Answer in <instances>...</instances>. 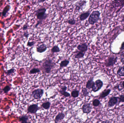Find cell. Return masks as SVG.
Masks as SVG:
<instances>
[{"label":"cell","mask_w":124,"mask_h":123,"mask_svg":"<svg viewBox=\"0 0 124 123\" xmlns=\"http://www.w3.org/2000/svg\"><path fill=\"white\" fill-rule=\"evenodd\" d=\"M55 65L56 64L54 61L52 59L48 58L45 60L42 65V67L45 73L49 74Z\"/></svg>","instance_id":"1"},{"label":"cell","mask_w":124,"mask_h":123,"mask_svg":"<svg viewBox=\"0 0 124 123\" xmlns=\"http://www.w3.org/2000/svg\"><path fill=\"white\" fill-rule=\"evenodd\" d=\"M100 13L98 11H94L91 13L88 18V22L90 25H93L97 22L100 19Z\"/></svg>","instance_id":"2"},{"label":"cell","mask_w":124,"mask_h":123,"mask_svg":"<svg viewBox=\"0 0 124 123\" xmlns=\"http://www.w3.org/2000/svg\"><path fill=\"white\" fill-rule=\"evenodd\" d=\"M47 10L45 8H38L35 11V15L38 20L43 21L45 20L48 17V14L46 13Z\"/></svg>","instance_id":"3"},{"label":"cell","mask_w":124,"mask_h":123,"mask_svg":"<svg viewBox=\"0 0 124 123\" xmlns=\"http://www.w3.org/2000/svg\"><path fill=\"white\" fill-rule=\"evenodd\" d=\"M118 58L117 57L112 56L108 57L105 62V65L106 67H112L117 62Z\"/></svg>","instance_id":"4"},{"label":"cell","mask_w":124,"mask_h":123,"mask_svg":"<svg viewBox=\"0 0 124 123\" xmlns=\"http://www.w3.org/2000/svg\"><path fill=\"white\" fill-rule=\"evenodd\" d=\"M44 91L43 89H38L32 92V95L35 99H40L44 94Z\"/></svg>","instance_id":"5"},{"label":"cell","mask_w":124,"mask_h":123,"mask_svg":"<svg viewBox=\"0 0 124 123\" xmlns=\"http://www.w3.org/2000/svg\"><path fill=\"white\" fill-rule=\"evenodd\" d=\"M103 84V82L100 79H97L94 82L92 89V91L95 92L98 91L102 88Z\"/></svg>","instance_id":"6"},{"label":"cell","mask_w":124,"mask_h":123,"mask_svg":"<svg viewBox=\"0 0 124 123\" xmlns=\"http://www.w3.org/2000/svg\"><path fill=\"white\" fill-rule=\"evenodd\" d=\"M40 109V107L37 104H32L30 105L27 108L28 113H29L35 114L37 111Z\"/></svg>","instance_id":"7"},{"label":"cell","mask_w":124,"mask_h":123,"mask_svg":"<svg viewBox=\"0 0 124 123\" xmlns=\"http://www.w3.org/2000/svg\"><path fill=\"white\" fill-rule=\"evenodd\" d=\"M119 104L118 103V97H111L110 98L108 103V106L109 107H112L115 105Z\"/></svg>","instance_id":"8"},{"label":"cell","mask_w":124,"mask_h":123,"mask_svg":"<svg viewBox=\"0 0 124 123\" xmlns=\"http://www.w3.org/2000/svg\"><path fill=\"white\" fill-rule=\"evenodd\" d=\"M92 107L91 106L90 103H86L83 105L82 107V110L84 113L88 114L91 112Z\"/></svg>","instance_id":"9"},{"label":"cell","mask_w":124,"mask_h":123,"mask_svg":"<svg viewBox=\"0 0 124 123\" xmlns=\"http://www.w3.org/2000/svg\"><path fill=\"white\" fill-rule=\"evenodd\" d=\"M87 1L85 0H81L76 3L75 5V10L77 11H80L81 10H82L83 8L86 5Z\"/></svg>","instance_id":"10"},{"label":"cell","mask_w":124,"mask_h":123,"mask_svg":"<svg viewBox=\"0 0 124 123\" xmlns=\"http://www.w3.org/2000/svg\"><path fill=\"white\" fill-rule=\"evenodd\" d=\"M65 116V114L62 112L58 113L55 118L54 120L55 123H59L62 121L64 118Z\"/></svg>","instance_id":"11"},{"label":"cell","mask_w":124,"mask_h":123,"mask_svg":"<svg viewBox=\"0 0 124 123\" xmlns=\"http://www.w3.org/2000/svg\"><path fill=\"white\" fill-rule=\"evenodd\" d=\"M77 49L80 51L85 53L88 50V46L86 43H82L78 45Z\"/></svg>","instance_id":"12"},{"label":"cell","mask_w":124,"mask_h":123,"mask_svg":"<svg viewBox=\"0 0 124 123\" xmlns=\"http://www.w3.org/2000/svg\"><path fill=\"white\" fill-rule=\"evenodd\" d=\"M67 87L66 86H64L61 87V89L59 90V92L62 95H63L65 97H67L70 96V94L69 93L66 91Z\"/></svg>","instance_id":"13"},{"label":"cell","mask_w":124,"mask_h":123,"mask_svg":"<svg viewBox=\"0 0 124 123\" xmlns=\"http://www.w3.org/2000/svg\"><path fill=\"white\" fill-rule=\"evenodd\" d=\"M112 5L114 7H124V0H115L112 2Z\"/></svg>","instance_id":"14"},{"label":"cell","mask_w":124,"mask_h":123,"mask_svg":"<svg viewBox=\"0 0 124 123\" xmlns=\"http://www.w3.org/2000/svg\"><path fill=\"white\" fill-rule=\"evenodd\" d=\"M47 47L45 44L43 43L36 48V51L39 53H42L47 50Z\"/></svg>","instance_id":"15"},{"label":"cell","mask_w":124,"mask_h":123,"mask_svg":"<svg viewBox=\"0 0 124 123\" xmlns=\"http://www.w3.org/2000/svg\"><path fill=\"white\" fill-rule=\"evenodd\" d=\"M19 120L20 123H30L29 116L27 115H23L19 117Z\"/></svg>","instance_id":"16"},{"label":"cell","mask_w":124,"mask_h":123,"mask_svg":"<svg viewBox=\"0 0 124 123\" xmlns=\"http://www.w3.org/2000/svg\"><path fill=\"white\" fill-rule=\"evenodd\" d=\"M111 91V89H107L103 90L100 94L99 98L100 99H103L108 96L110 94Z\"/></svg>","instance_id":"17"},{"label":"cell","mask_w":124,"mask_h":123,"mask_svg":"<svg viewBox=\"0 0 124 123\" xmlns=\"http://www.w3.org/2000/svg\"><path fill=\"white\" fill-rule=\"evenodd\" d=\"M90 15L89 11L81 13L80 16V19L81 21H84L87 19Z\"/></svg>","instance_id":"18"},{"label":"cell","mask_w":124,"mask_h":123,"mask_svg":"<svg viewBox=\"0 0 124 123\" xmlns=\"http://www.w3.org/2000/svg\"><path fill=\"white\" fill-rule=\"evenodd\" d=\"M94 79L93 77V78H90L87 82V84H86V88L87 89H90L92 88L94 84Z\"/></svg>","instance_id":"19"},{"label":"cell","mask_w":124,"mask_h":123,"mask_svg":"<svg viewBox=\"0 0 124 123\" xmlns=\"http://www.w3.org/2000/svg\"><path fill=\"white\" fill-rule=\"evenodd\" d=\"M70 62L68 60L65 59L61 62L60 64V67L61 68L67 67L69 64Z\"/></svg>","instance_id":"20"},{"label":"cell","mask_w":124,"mask_h":123,"mask_svg":"<svg viewBox=\"0 0 124 123\" xmlns=\"http://www.w3.org/2000/svg\"><path fill=\"white\" fill-rule=\"evenodd\" d=\"M89 92L88 89L86 88H83L81 92V96L82 97H87L89 96Z\"/></svg>","instance_id":"21"},{"label":"cell","mask_w":124,"mask_h":123,"mask_svg":"<svg viewBox=\"0 0 124 123\" xmlns=\"http://www.w3.org/2000/svg\"><path fill=\"white\" fill-rule=\"evenodd\" d=\"M117 74L120 77H124V66L120 67L117 72Z\"/></svg>","instance_id":"22"},{"label":"cell","mask_w":124,"mask_h":123,"mask_svg":"<svg viewBox=\"0 0 124 123\" xmlns=\"http://www.w3.org/2000/svg\"><path fill=\"white\" fill-rule=\"evenodd\" d=\"M51 103L50 101H46L44 102L41 105V106L45 110H48L50 108Z\"/></svg>","instance_id":"23"},{"label":"cell","mask_w":124,"mask_h":123,"mask_svg":"<svg viewBox=\"0 0 124 123\" xmlns=\"http://www.w3.org/2000/svg\"><path fill=\"white\" fill-rule=\"evenodd\" d=\"M85 52H82L79 51L77 54H76L75 56L74 57L75 59H80L83 58L84 56Z\"/></svg>","instance_id":"24"},{"label":"cell","mask_w":124,"mask_h":123,"mask_svg":"<svg viewBox=\"0 0 124 123\" xmlns=\"http://www.w3.org/2000/svg\"><path fill=\"white\" fill-rule=\"evenodd\" d=\"M51 51L53 54L54 53H58L60 51V50L58 45H54L51 49Z\"/></svg>","instance_id":"25"},{"label":"cell","mask_w":124,"mask_h":123,"mask_svg":"<svg viewBox=\"0 0 124 123\" xmlns=\"http://www.w3.org/2000/svg\"><path fill=\"white\" fill-rule=\"evenodd\" d=\"M79 92L80 91L79 90H73L71 92V96L73 98H77L79 95Z\"/></svg>","instance_id":"26"},{"label":"cell","mask_w":124,"mask_h":123,"mask_svg":"<svg viewBox=\"0 0 124 123\" xmlns=\"http://www.w3.org/2000/svg\"><path fill=\"white\" fill-rule=\"evenodd\" d=\"M41 70L40 69L37 68H34L31 70L30 71V74H35L36 73H39L40 72Z\"/></svg>","instance_id":"27"},{"label":"cell","mask_w":124,"mask_h":123,"mask_svg":"<svg viewBox=\"0 0 124 123\" xmlns=\"http://www.w3.org/2000/svg\"><path fill=\"white\" fill-rule=\"evenodd\" d=\"M10 7L9 5L7 6L5 8L2 12V16L3 17L6 16L7 13L10 10Z\"/></svg>","instance_id":"28"},{"label":"cell","mask_w":124,"mask_h":123,"mask_svg":"<svg viewBox=\"0 0 124 123\" xmlns=\"http://www.w3.org/2000/svg\"><path fill=\"white\" fill-rule=\"evenodd\" d=\"M92 104L93 106L97 107L101 104V103L99 100L98 99H95L93 101Z\"/></svg>","instance_id":"29"},{"label":"cell","mask_w":124,"mask_h":123,"mask_svg":"<svg viewBox=\"0 0 124 123\" xmlns=\"http://www.w3.org/2000/svg\"><path fill=\"white\" fill-rule=\"evenodd\" d=\"M118 103H124V94L120 95L118 97Z\"/></svg>","instance_id":"30"},{"label":"cell","mask_w":124,"mask_h":123,"mask_svg":"<svg viewBox=\"0 0 124 123\" xmlns=\"http://www.w3.org/2000/svg\"><path fill=\"white\" fill-rule=\"evenodd\" d=\"M68 23L70 25H74L76 23V20L74 18H71V19H70L68 20Z\"/></svg>","instance_id":"31"},{"label":"cell","mask_w":124,"mask_h":123,"mask_svg":"<svg viewBox=\"0 0 124 123\" xmlns=\"http://www.w3.org/2000/svg\"><path fill=\"white\" fill-rule=\"evenodd\" d=\"M11 88L8 85H7L3 88V90L4 91V93L7 94L11 90Z\"/></svg>","instance_id":"32"},{"label":"cell","mask_w":124,"mask_h":123,"mask_svg":"<svg viewBox=\"0 0 124 123\" xmlns=\"http://www.w3.org/2000/svg\"><path fill=\"white\" fill-rule=\"evenodd\" d=\"M15 70L14 69H10L9 70H8L7 72H6V73L7 76H10L11 75L12 73H14L15 72Z\"/></svg>","instance_id":"33"},{"label":"cell","mask_w":124,"mask_h":123,"mask_svg":"<svg viewBox=\"0 0 124 123\" xmlns=\"http://www.w3.org/2000/svg\"><path fill=\"white\" fill-rule=\"evenodd\" d=\"M35 44V42H33V41H32V42H30V41H28V42L27 45V46H28V47H32V46L34 45Z\"/></svg>","instance_id":"34"},{"label":"cell","mask_w":124,"mask_h":123,"mask_svg":"<svg viewBox=\"0 0 124 123\" xmlns=\"http://www.w3.org/2000/svg\"><path fill=\"white\" fill-rule=\"evenodd\" d=\"M118 86H119V87H120V91L121 89H124V81L122 82V84L121 85H119Z\"/></svg>","instance_id":"35"},{"label":"cell","mask_w":124,"mask_h":123,"mask_svg":"<svg viewBox=\"0 0 124 123\" xmlns=\"http://www.w3.org/2000/svg\"><path fill=\"white\" fill-rule=\"evenodd\" d=\"M120 49V50H122V51H124V42L122 43Z\"/></svg>","instance_id":"36"},{"label":"cell","mask_w":124,"mask_h":123,"mask_svg":"<svg viewBox=\"0 0 124 123\" xmlns=\"http://www.w3.org/2000/svg\"><path fill=\"white\" fill-rule=\"evenodd\" d=\"M42 21H42L38 20V21L37 22V23H36V25L35 27H37L38 26V25H39L40 24L42 23Z\"/></svg>","instance_id":"37"},{"label":"cell","mask_w":124,"mask_h":123,"mask_svg":"<svg viewBox=\"0 0 124 123\" xmlns=\"http://www.w3.org/2000/svg\"><path fill=\"white\" fill-rule=\"evenodd\" d=\"M28 28V26L27 25L25 24V25L23 26V30H25L27 29Z\"/></svg>","instance_id":"38"},{"label":"cell","mask_w":124,"mask_h":123,"mask_svg":"<svg viewBox=\"0 0 124 123\" xmlns=\"http://www.w3.org/2000/svg\"><path fill=\"white\" fill-rule=\"evenodd\" d=\"M120 61L123 64H124V57L121 56L120 57Z\"/></svg>","instance_id":"39"},{"label":"cell","mask_w":124,"mask_h":123,"mask_svg":"<svg viewBox=\"0 0 124 123\" xmlns=\"http://www.w3.org/2000/svg\"><path fill=\"white\" fill-rule=\"evenodd\" d=\"M101 123H110L109 121L108 120H105V121H103L101 122Z\"/></svg>","instance_id":"40"},{"label":"cell","mask_w":124,"mask_h":123,"mask_svg":"<svg viewBox=\"0 0 124 123\" xmlns=\"http://www.w3.org/2000/svg\"><path fill=\"white\" fill-rule=\"evenodd\" d=\"M29 35V34H28V33H25L24 34V36H25V37L26 38L28 37Z\"/></svg>","instance_id":"41"},{"label":"cell","mask_w":124,"mask_h":123,"mask_svg":"<svg viewBox=\"0 0 124 123\" xmlns=\"http://www.w3.org/2000/svg\"><path fill=\"white\" fill-rule=\"evenodd\" d=\"M45 1V0H39L38 1V2L40 3L44 2Z\"/></svg>","instance_id":"42"},{"label":"cell","mask_w":124,"mask_h":123,"mask_svg":"<svg viewBox=\"0 0 124 123\" xmlns=\"http://www.w3.org/2000/svg\"><path fill=\"white\" fill-rule=\"evenodd\" d=\"M122 22H124V15L123 16V17H122Z\"/></svg>","instance_id":"43"},{"label":"cell","mask_w":124,"mask_h":123,"mask_svg":"<svg viewBox=\"0 0 124 123\" xmlns=\"http://www.w3.org/2000/svg\"><path fill=\"white\" fill-rule=\"evenodd\" d=\"M121 56H123L124 57V53H123V54H122L121 55Z\"/></svg>","instance_id":"44"}]
</instances>
